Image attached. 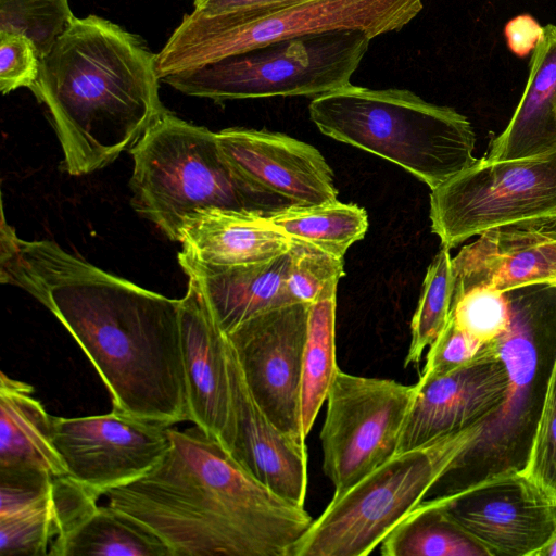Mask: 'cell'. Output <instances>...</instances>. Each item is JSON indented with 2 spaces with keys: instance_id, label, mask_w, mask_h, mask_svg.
Listing matches in <instances>:
<instances>
[{
  "instance_id": "6da1fadb",
  "label": "cell",
  "mask_w": 556,
  "mask_h": 556,
  "mask_svg": "<svg viewBox=\"0 0 556 556\" xmlns=\"http://www.w3.org/2000/svg\"><path fill=\"white\" fill-rule=\"evenodd\" d=\"M1 281L45 305L98 371L113 409L173 426L189 421L180 299L109 274L50 240L1 222Z\"/></svg>"
},
{
  "instance_id": "7a4b0ae2",
  "label": "cell",
  "mask_w": 556,
  "mask_h": 556,
  "mask_svg": "<svg viewBox=\"0 0 556 556\" xmlns=\"http://www.w3.org/2000/svg\"><path fill=\"white\" fill-rule=\"evenodd\" d=\"M168 434L163 458L109 490L108 505L152 529L174 556H289L313 522L304 507L254 478L198 426H170Z\"/></svg>"
},
{
  "instance_id": "3957f363",
  "label": "cell",
  "mask_w": 556,
  "mask_h": 556,
  "mask_svg": "<svg viewBox=\"0 0 556 556\" xmlns=\"http://www.w3.org/2000/svg\"><path fill=\"white\" fill-rule=\"evenodd\" d=\"M155 59L134 34L88 15L75 16L40 60L30 90L49 111L71 175L111 164L166 111Z\"/></svg>"
},
{
  "instance_id": "277c9868",
  "label": "cell",
  "mask_w": 556,
  "mask_h": 556,
  "mask_svg": "<svg viewBox=\"0 0 556 556\" xmlns=\"http://www.w3.org/2000/svg\"><path fill=\"white\" fill-rule=\"evenodd\" d=\"M506 293L510 325L496 340L508 372L506 396L492 414L466 428L467 443L431 490L432 497L526 472L556 361V286Z\"/></svg>"
},
{
  "instance_id": "5b68a950",
  "label": "cell",
  "mask_w": 556,
  "mask_h": 556,
  "mask_svg": "<svg viewBox=\"0 0 556 556\" xmlns=\"http://www.w3.org/2000/svg\"><path fill=\"white\" fill-rule=\"evenodd\" d=\"M308 112L324 135L401 166L431 190L477 161L469 119L407 89L350 83L315 97Z\"/></svg>"
},
{
  "instance_id": "8992f818",
  "label": "cell",
  "mask_w": 556,
  "mask_h": 556,
  "mask_svg": "<svg viewBox=\"0 0 556 556\" xmlns=\"http://www.w3.org/2000/svg\"><path fill=\"white\" fill-rule=\"evenodd\" d=\"M135 208L170 240L187 218L220 208L268 216L288 202L261 191L226 161L216 132L165 111L130 149Z\"/></svg>"
},
{
  "instance_id": "52a82bcc",
  "label": "cell",
  "mask_w": 556,
  "mask_h": 556,
  "mask_svg": "<svg viewBox=\"0 0 556 556\" xmlns=\"http://www.w3.org/2000/svg\"><path fill=\"white\" fill-rule=\"evenodd\" d=\"M371 39L361 29L306 34L172 74L162 81L185 94L215 102L315 98L350 84Z\"/></svg>"
},
{
  "instance_id": "ba28073f",
  "label": "cell",
  "mask_w": 556,
  "mask_h": 556,
  "mask_svg": "<svg viewBox=\"0 0 556 556\" xmlns=\"http://www.w3.org/2000/svg\"><path fill=\"white\" fill-rule=\"evenodd\" d=\"M422 10V0H308L256 20L192 11L159 53V78L194 70L277 40L312 33L361 29L372 38L397 31Z\"/></svg>"
},
{
  "instance_id": "9c48e42d",
  "label": "cell",
  "mask_w": 556,
  "mask_h": 556,
  "mask_svg": "<svg viewBox=\"0 0 556 556\" xmlns=\"http://www.w3.org/2000/svg\"><path fill=\"white\" fill-rule=\"evenodd\" d=\"M465 446L460 430L396 453L346 492L292 545L289 556H366L414 510Z\"/></svg>"
},
{
  "instance_id": "30bf717a",
  "label": "cell",
  "mask_w": 556,
  "mask_h": 556,
  "mask_svg": "<svg viewBox=\"0 0 556 556\" xmlns=\"http://www.w3.org/2000/svg\"><path fill=\"white\" fill-rule=\"evenodd\" d=\"M431 230L447 249L492 229L556 223V149L477 161L431 190Z\"/></svg>"
},
{
  "instance_id": "8fae6325",
  "label": "cell",
  "mask_w": 556,
  "mask_h": 556,
  "mask_svg": "<svg viewBox=\"0 0 556 556\" xmlns=\"http://www.w3.org/2000/svg\"><path fill=\"white\" fill-rule=\"evenodd\" d=\"M415 384L338 370L320 431L323 469L338 497L396 454Z\"/></svg>"
},
{
  "instance_id": "7c38bea8",
  "label": "cell",
  "mask_w": 556,
  "mask_h": 556,
  "mask_svg": "<svg viewBox=\"0 0 556 556\" xmlns=\"http://www.w3.org/2000/svg\"><path fill=\"white\" fill-rule=\"evenodd\" d=\"M309 304L263 312L226 334L247 384L264 413L305 444L302 427L303 355Z\"/></svg>"
},
{
  "instance_id": "4fadbf2b",
  "label": "cell",
  "mask_w": 556,
  "mask_h": 556,
  "mask_svg": "<svg viewBox=\"0 0 556 556\" xmlns=\"http://www.w3.org/2000/svg\"><path fill=\"white\" fill-rule=\"evenodd\" d=\"M169 427L112 409L96 416H53L52 440L67 476L100 497L163 458L170 446Z\"/></svg>"
},
{
  "instance_id": "5bb4252c",
  "label": "cell",
  "mask_w": 556,
  "mask_h": 556,
  "mask_svg": "<svg viewBox=\"0 0 556 556\" xmlns=\"http://www.w3.org/2000/svg\"><path fill=\"white\" fill-rule=\"evenodd\" d=\"M429 498L440 503L489 556H535L556 535V494L526 472Z\"/></svg>"
},
{
  "instance_id": "9a60e30c",
  "label": "cell",
  "mask_w": 556,
  "mask_h": 556,
  "mask_svg": "<svg viewBox=\"0 0 556 556\" xmlns=\"http://www.w3.org/2000/svg\"><path fill=\"white\" fill-rule=\"evenodd\" d=\"M216 136L229 165L256 189L290 205L337 200L333 172L312 144L267 129L233 127Z\"/></svg>"
},
{
  "instance_id": "2e32d148",
  "label": "cell",
  "mask_w": 556,
  "mask_h": 556,
  "mask_svg": "<svg viewBox=\"0 0 556 556\" xmlns=\"http://www.w3.org/2000/svg\"><path fill=\"white\" fill-rule=\"evenodd\" d=\"M507 388L508 372L496 341L465 366L442 376L419 378L396 453L483 420L501 405Z\"/></svg>"
},
{
  "instance_id": "e0dca14e",
  "label": "cell",
  "mask_w": 556,
  "mask_h": 556,
  "mask_svg": "<svg viewBox=\"0 0 556 556\" xmlns=\"http://www.w3.org/2000/svg\"><path fill=\"white\" fill-rule=\"evenodd\" d=\"M180 329L189 421L229 452L233 440V413L228 340L189 281L187 292L180 299Z\"/></svg>"
},
{
  "instance_id": "ac0fdd59",
  "label": "cell",
  "mask_w": 556,
  "mask_h": 556,
  "mask_svg": "<svg viewBox=\"0 0 556 556\" xmlns=\"http://www.w3.org/2000/svg\"><path fill=\"white\" fill-rule=\"evenodd\" d=\"M452 268L454 295L476 286L504 292L533 285L556 286V223L483 232L452 257Z\"/></svg>"
},
{
  "instance_id": "d6986e66",
  "label": "cell",
  "mask_w": 556,
  "mask_h": 556,
  "mask_svg": "<svg viewBox=\"0 0 556 556\" xmlns=\"http://www.w3.org/2000/svg\"><path fill=\"white\" fill-rule=\"evenodd\" d=\"M227 359L233 413L229 453L279 496L303 506L307 492L306 445L286 434L256 403L229 341Z\"/></svg>"
},
{
  "instance_id": "ffe728a7",
  "label": "cell",
  "mask_w": 556,
  "mask_h": 556,
  "mask_svg": "<svg viewBox=\"0 0 556 556\" xmlns=\"http://www.w3.org/2000/svg\"><path fill=\"white\" fill-rule=\"evenodd\" d=\"M178 262L225 334L263 312L291 303L286 288L289 252L227 267L204 265L180 252Z\"/></svg>"
},
{
  "instance_id": "44dd1931",
  "label": "cell",
  "mask_w": 556,
  "mask_h": 556,
  "mask_svg": "<svg viewBox=\"0 0 556 556\" xmlns=\"http://www.w3.org/2000/svg\"><path fill=\"white\" fill-rule=\"evenodd\" d=\"M181 254L210 266H237L271 260L289 251L291 240L267 216L207 210L186 219Z\"/></svg>"
},
{
  "instance_id": "7402d4cb",
  "label": "cell",
  "mask_w": 556,
  "mask_h": 556,
  "mask_svg": "<svg viewBox=\"0 0 556 556\" xmlns=\"http://www.w3.org/2000/svg\"><path fill=\"white\" fill-rule=\"evenodd\" d=\"M556 149V25L532 52L525 91L506 128L494 139L483 157L514 160Z\"/></svg>"
},
{
  "instance_id": "603a6c76",
  "label": "cell",
  "mask_w": 556,
  "mask_h": 556,
  "mask_svg": "<svg viewBox=\"0 0 556 556\" xmlns=\"http://www.w3.org/2000/svg\"><path fill=\"white\" fill-rule=\"evenodd\" d=\"M52 417L34 388L0 374V473L67 476L52 440Z\"/></svg>"
},
{
  "instance_id": "cb8c5ba5",
  "label": "cell",
  "mask_w": 556,
  "mask_h": 556,
  "mask_svg": "<svg viewBox=\"0 0 556 556\" xmlns=\"http://www.w3.org/2000/svg\"><path fill=\"white\" fill-rule=\"evenodd\" d=\"M98 498L68 476L54 478L45 496L0 516V556L49 555L51 545L98 506Z\"/></svg>"
},
{
  "instance_id": "d4e9b609",
  "label": "cell",
  "mask_w": 556,
  "mask_h": 556,
  "mask_svg": "<svg viewBox=\"0 0 556 556\" xmlns=\"http://www.w3.org/2000/svg\"><path fill=\"white\" fill-rule=\"evenodd\" d=\"M174 556L152 529L110 505L97 506L63 538L49 556Z\"/></svg>"
},
{
  "instance_id": "484cf974",
  "label": "cell",
  "mask_w": 556,
  "mask_h": 556,
  "mask_svg": "<svg viewBox=\"0 0 556 556\" xmlns=\"http://www.w3.org/2000/svg\"><path fill=\"white\" fill-rule=\"evenodd\" d=\"M383 556H489L432 498L424 500L380 543Z\"/></svg>"
},
{
  "instance_id": "4316f807",
  "label": "cell",
  "mask_w": 556,
  "mask_h": 556,
  "mask_svg": "<svg viewBox=\"0 0 556 556\" xmlns=\"http://www.w3.org/2000/svg\"><path fill=\"white\" fill-rule=\"evenodd\" d=\"M267 218L289 239L304 241L341 258L368 229V215L363 207L338 200L287 206Z\"/></svg>"
},
{
  "instance_id": "83f0119b",
  "label": "cell",
  "mask_w": 556,
  "mask_h": 556,
  "mask_svg": "<svg viewBox=\"0 0 556 556\" xmlns=\"http://www.w3.org/2000/svg\"><path fill=\"white\" fill-rule=\"evenodd\" d=\"M337 287H330L309 304L302 375V427L305 439L340 369L336 358Z\"/></svg>"
},
{
  "instance_id": "f1b7e54d",
  "label": "cell",
  "mask_w": 556,
  "mask_h": 556,
  "mask_svg": "<svg viewBox=\"0 0 556 556\" xmlns=\"http://www.w3.org/2000/svg\"><path fill=\"white\" fill-rule=\"evenodd\" d=\"M455 278L450 249L442 247L429 265L417 308L410 323V343L405 366L418 364L445 327L452 311Z\"/></svg>"
},
{
  "instance_id": "f546056e",
  "label": "cell",
  "mask_w": 556,
  "mask_h": 556,
  "mask_svg": "<svg viewBox=\"0 0 556 556\" xmlns=\"http://www.w3.org/2000/svg\"><path fill=\"white\" fill-rule=\"evenodd\" d=\"M74 17L68 0H0V31L29 38L40 60Z\"/></svg>"
},
{
  "instance_id": "4dcf8cb0",
  "label": "cell",
  "mask_w": 556,
  "mask_h": 556,
  "mask_svg": "<svg viewBox=\"0 0 556 556\" xmlns=\"http://www.w3.org/2000/svg\"><path fill=\"white\" fill-rule=\"evenodd\" d=\"M291 240L286 288L291 303L312 304L344 276V260L313 244Z\"/></svg>"
},
{
  "instance_id": "1f68e13d",
  "label": "cell",
  "mask_w": 556,
  "mask_h": 556,
  "mask_svg": "<svg viewBox=\"0 0 556 556\" xmlns=\"http://www.w3.org/2000/svg\"><path fill=\"white\" fill-rule=\"evenodd\" d=\"M451 315L462 331L486 345L508 330L510 304L506 292L476 286L454 295Z\"/></svg>"
},
{
  "instance_id": "d6a6232c",
  "label": "cell",
  "mask_w": 556,
  "mask_h": 556,
  "mask_svg": "<svg viewBox=\"0 0 556 556\" xmlns=\"http://www.w3.org/2000/svg\"><path fill=\"white\" fill-rule=\"evenodd\" d=\"M491 344L483 345L466 334L450 315L445 327L429 346L420 378L442 376L465 366L483 355Z\"/></svg>"
},
{
  "instance_id": "836d02e7",
  "label": "cell",
  "mask_w": 556,
  "mask_h": 556,
  "mask_svg": "<svg viewBox=\"0 0 556 556\" xmlns=\"http://www.w3.org/2000/svg\"><path fill=\"white\" fill-rule=\"evenodd\" d=\"M40 74V56L24 35L0 31V89L3 94L22 87L31 89Z\"/></svg>"
},
{
  "instance_id": "e575fe53",
  "label": "cell",
  "mask_w": 556,
  "mask_h": 556,
  "mask_svg": "<svg viewBox=\"0 0 556 556\" xmlns=\"http://www.w3.org/2000/svg\"><path fill=\"white\" fill-rule=\"evenodd\" d=\"M526 473L556 494V379L553 375Z\"/></svg>"
},
{
  "instance_id": "d590c367",
  "label": "cell",
  "mask_w": 556,
  "mask_h": 556,
  "mask_svg": "<svg viewBox=\"0 0 556 556\" xmlns=\"http://www.w3.org/2000/svg\"><path fill=\"white\" fill-rule=\"evenodd\" d=\"M308 0H194L193 11L204 15L235 14L256 20Z\"/></svg>"
},
{
  "instance_id": "8d00e7d4",
  "label": "cell",
  "mask_w": 556,
  "mask_h": 556,
  "mask_svg": "<svg viewBox=\"0 0 556 556\" xmlns=\"http://www.w3.org/2000/svg\"><path fill=\"white\" fill-rule=\"evenodd\" d=\"M509 50L519 58L533 52L544 35V27L530 14H520L509 20L504 27Z\"/></svg>"
},
{
  "instance_id": "74e56055",
  "label": "cell",
  "mask_w": 556,
  "mask_h": 556,
  "mask_svg": "<svg viewBox=\"0 0 556 556\" xmlns=\"http://www.w3.org/2000/svg\"><path fill=\"white\" fill-rule=\"evenodd\" d=\"M535 556H556V535H554Z\"/></svg>"
},
{
  "instance_id": "f35d334b",
  "label": "cell",
  "mask_w": 556,
  "mask_h": 556,
  "mask_svg": "<svg viewBox=\"0 0 556 556\" xmlns=\"http://www.w3.org/2000/svg\"><path fill=\"white\" fill-rule=\"evenodd\" d=\"M553 377L556 379V361H555V365H554V369H553Z\"/></svg>"
}]
</instances>
